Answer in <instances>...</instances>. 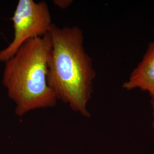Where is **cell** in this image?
<instances>
[{
	"label": "cell",
	"mask_w": 154,
	"mask_h": 154,
	"mask_svg": "<svg viewBox=\"0 0 154 154\" xmlns=\"http://www.w3.org/2000/svg\"><path fill=\"white\" fill-rule=\"evenodd\" d=\"M72 2V0H55L53 1V3L57 7L65 9L70 5Z\"/></svg>",
	"instance_id": "obj_5"
},
{
	"label": "cell",
	"mask_w": 154,
	"mask_h": 154,
	"mask_svg": "<svg viewBox=\"0 0 154 154\" xmlns=\"http://www.w3.org/2000/svg\"><path fill=\"white\" fill-rule=\"evenodd\" d=\"M51 51L49 33L29 40L5 62L2 83L16 104L17 116L56 105L57 99L47 81Z\"/></svg>",
	"instance_id": "obj_2"
},
{
	"label": "cell",
	"mask_w": 154,
	"mask_h": 154,
	"mask_svg": "<svg viewBox=\"0 0 154 154\" xmlns=\"http://www.w3.org/2000/svg\"><path fill=\"white\" fill-rule=\"evenodd\" d=\"M14 38L5 48L0 50V62H6L31 39L42 37L49 33L53 24L49 8L45 1L19 0L11 18Z\"/></svg>",
	"instance_id": "obj_3"
},
{
	"label": "cell",
	"mask_w": 154,
	"mask_h": 154,
	"mask_svg": "<svg viewBox=\"0 0 154 154\" xmlns=\"http://www.w3.org/2000/svg\"><path fill=\"white\" fill-rule=\"evenodd\" d=\"M122 87L126 90L139 89L154 96V40Z\"/></svg>",
	"instance_id": "obj_4"
},
{
	"label": "cell",
	"mask_w": 154,
	"mask_h": 154,
	"mask_svg": "<svg viewBox=\"0 0 154 154\" xmlns=\"http://www.w3.org/2000/svg\"><path fill=\"white\" fill-rule=\"evenodd\" d=\"M49 33L52 51L48 63V85L57 100L88 118L87 106L96 73L83 46L82 30L76 26L61 28L53 23Z\"/></svg>",
	"instance_id": "obj_1"
},
{
	"label": "cell",
	"mask_w": 154,
	"mask_h": 154,
	"mask_svg": "<svg viewBox=\"0 0 154 154\" xmlns=\"http://www.w3.org/2000/svg\"><path fill=\"white\" fill-rule=\"evenodd\" d=\"M151 100L150 103L151 106V109H152V125L154 129V96H150Z\"/></svg>",
	"instance_id": "obj_6"
}]
</instances>
